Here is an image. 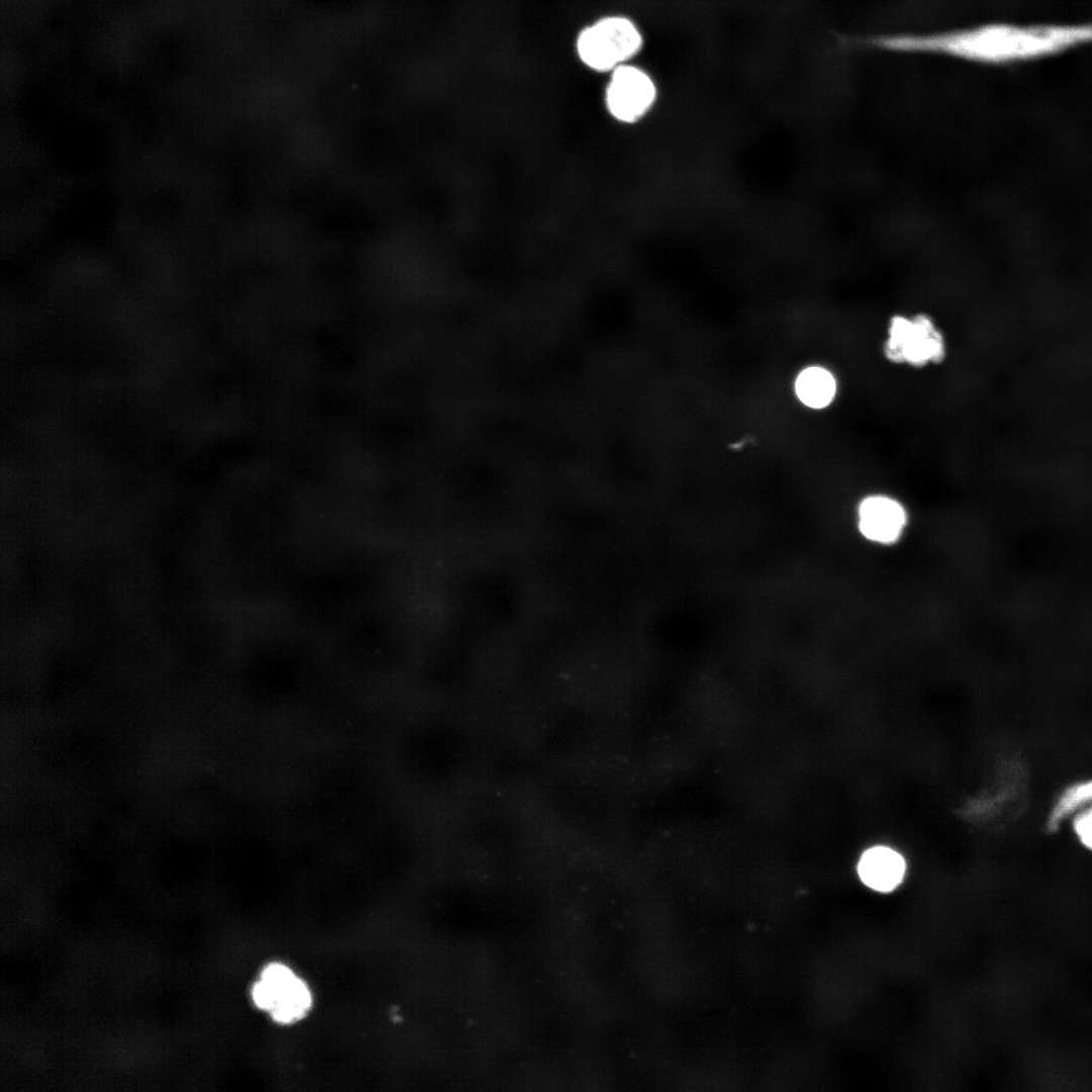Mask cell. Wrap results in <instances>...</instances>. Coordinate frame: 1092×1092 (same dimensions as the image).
<instances>
[{
  "mask_svg": "<svg viewBox=\"0 0 1092 1092\" xmlns=\"http://www.w3.org/2000/svg\"><path fill=\"white\" fill-rule=\"evenodd\" d=\"M645 47L638 22L623 13L602 15L581 26L573 39L574 55L588 71L608 75L632 63Z\"/></svg>",
  "mask_w": 1092,
  "mask_h": 1092,
  "instance_id": "cell-2",
  "label": "cell"
},
{
  "mask_svg": "<svg viewBox=\"0 0 1092 1092\" xmlns=\"http://www.w3.org/2000/svg\"><path fill=\"white\" fill-rule=\"evenodd\" d=\"M795 386L800 400L813 408H822L828 405L832 401L836 390L834 377L821 367H810L803 370L799 374Z\"/></svg>",
  "mask_w": 1092,
  "mask_h": 1092,
  "instance_id": "cell-8",
  "label": "cell"
},
{
  "mask_svg": "<svg viewBox=\"0 0 1092 1092\" xmlns=\"http://www.w3.org/2000/svg\"><path fill=\"white\" fill-rule=\"evenodd\" d=\"M1073 816V830L1077 839L1092 851V803L1079 809Z\"/></svg>",
  "mask_w": 1092,
  "mask_h": 1092,
  "instance_id": "cell-10",
  "label": "cell"
},
{
  "mask_svg": "<svg viewBox=\"0 0 1092 1092\" xmlns=\"http://www.w3.org/2000/svg\"><path fill=\"white\" fill-rule=\"evenodd\" d=\"M892 46L897 54L1008 66L1092 46V23L986 22L928 32H898Z\"/></svg>",
  "mask_w": 1092,
  "mask_h": 1092,
  "instance_id": "cell-1",
  "label": "cell"
},
{
  "mask_svg": "<svg viewBox=\"0 0 1092 1092\" xmlns=\"http://www.w3.org/2000/svg\"><path fill=\"white\" fill-rule=\"evenodd\" d=\"M252 998L257 1007L281 1023L302 1018L311 1005L306 984L288 967L277 963L262 971L253 986Z\"/></svg>",
  "mask_w": 1092,
  "mask_h": 1092,
  "instance_id": "cell-4",
  "label": "cell"
},
{
  "mask_svg": "<svg viewBox=\"0 0 1092 1092\" xmlns=\"http://www.w3.org/2000/svg\"><path fill=\"white\" fill-rule=\"evenodd\" d=\"M886 355L893 362L923 365L929 361H940L944 356V344L928 317L919 315L908 320L896 316L891 323Z\"/></svg>",
  "mask_w": 1092,
  "mask_h": 1092,
  "instance_id": "cell-5",
  "label": "cell"
},
{
  "mask_svg": "<svg viewBox=\"0 0 1092 1092\" xmlns=\"http://www.w3.org/2000/svg\"><path fill=\"white\" fill-rule=\"evenodd\" d=\"M1092 803V778L1068 786L1056 799L1048 817L1050 830L1058 829L1079 809Z\"/></svg>",
  "mask_w": 1092,
  "mask_h": 1092,
  "instance_id": "cell-9",
  "label": "cell"
},
{
  "mask_svg": "<svg viewBox=\"0 0 1092 1092\" xmlns=\"http://www.w3.org/2000/svg\"><path fill=\"white\" fill-rule=\"evenodd\" d=\"M906 864L900 853L887 846L866 850L857 864L860 880L873 890L890 892L897 888L905 875Z\"/></svg>",
  "mask_w": 1092,
  "mask_h": 1092,
  "instance_id": "cell-7",
  "label": "cell"
},
{
  "mask_svg": "<svg viewBox=\"0 0 1092 1092\" xmlns=\"http://www.w3.org/2000/svg\"><path fill=\"white\" fill-rule=\"evenodd\" d=\"M658 98V87L649 71L634 62L608 74L604 104L608 113L622 123L645 117Z\"/></svg>",
  "mask_w": 1092,
  "mask_h": 1092,
  "instance_id": "cell-3",
  "label": "cell"
},
{
  "mask_svg": "<svg viewBox=\"0 0 1092 1092\" xmlns=\"http://www.w3.org/2000/svg\"><path fill=\"white\" fill-rule=\"evenodd\" d=\"M905 525V510L895 499L873 495L859 505L858 527L869 540L882 544L893 543L900 537Z\"/></svg>",
  "mask_w": 1092,
  "mask_h": 1092,
  "instance_id": "cell-6",
  "label": "cell"
}]
</instances>
